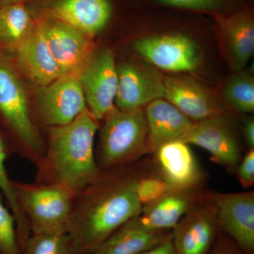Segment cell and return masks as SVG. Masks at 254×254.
Listing matches in <instances>:
<instances>
[{
    "instance_id": "cell-1",
    "label": "cell",
    "mask_w": 254,
    "mask_h": 254,
    "mask_svg": "<svg viewBox=\"0 0 254 254\" xmlns=\"http://www.w3.org/2000/svg\"><path fill=\"white\" fill-rule=\"evenodd\" d=\"M155 165L145 159L101 171L75 195L67 227L78 254H91L108 237L141 213L138 182Z\"/></svg>"
},
{
    "instance_id": "cell-2",
    "label": "cell",
    "mask_w": 254,
    "mask_h": 254,
    "mask_svg": "<svg viewBox=\"0 0 254 254\" xmlns=\"http://www.w3.org/2000/svg\"><path fill=\"white\" fill-rule=\"evenodd\" d=\"M98 129L99 121L88 110L67 125L43 128L46 153L36 181L58 184L76 194L91 183L101 173L94 150Z\"/></svg>"
},
{
    "instance_id": "cell-3",
    "label": "cell",
    "mask_w": 254,
    "mask_h": 254,
    "mask_svg": "<svg viewBox=\"0 0 254 254\" xmlns=\"http://www.w3.org/2000/svg\"><path fill=\"white\" fill-rule=\"evenodd\" d=\"M0 127L14 153L36 169L43 163L46 140L41 133L19 73L9 57L0 50Z\"/></svg>"
},
{
    "instance_id": "cell-4",
    "label": "cell",
    "mask_w": 254,
    "mask_h": 254,
    "mask_svg": "<svg viewBox=\"0 0 254 254\" xmlns=\"http://www.w3.org/2000/svg\"><path fill=\"white\" fill-rule=\"evenodd\" d=\"M103 120L95 152L100 171L131 165L148 153V127L143 108L122 110L115 107Z\"/></svg>"
},
{
    "instance_id": "cell-5",
    "label": "cell",
    "mask_w": 254,
    "mask_h": 254,
    "mask_svg": "<svg viewBox=\"0 0 254 254\" xmlns=\"http://www.w3.org/2000/svg\"><path fill=\"white\" fill-rule=\"evenodd\" d=\"M31 234L66 232L76 193L55 183L12 180Z\"/></svg>"
},
{
    "instance_id": "cell-6",
    "label": "cell",
    "mask_w": 254,
    "mask_h": 254,
    "mask_svg": "<svg viewBox=\"0 0 254 254\" xmlns=\"http://www.w3.org/2000/svg\"><path fill=\"white\" fill-rule=\"evenodd\" d=\"M35 17L66 23L93 37L113 23L119 11L118 0H28Z\"/></svg>"
},
{
    "instance_id": "cell-7",
    "label": "cell",
    "mask_w": 254,
    "mask_h": 254,
    "mask_svg": "<svg viewBox=\"0 0 254 254\" xmlns=\"http://www.w3.org/2000/svg\"><path fill=\"white\" fill-rule=\"evenodd\" d=\"M33 108L43 128L71 123L88 110L78 74L60 76L46 86L38 87Z\"/></svg>"
},
{
    "instance_id": "cell-8",
    "label": "cell",
    "mask_w": 254,
    "mask_h": 254,
    "mask_svg": "<svg viewBox=\"0 0 254 254\" xmlns=\"http://www.w3.org/2000/svg\"><path fill=\"white\" fill-rule=\"evenodd\" d=\"M213 209L222 233L245 254H254V192H202Z\"/></svg>"
},
{
    "instance_id": "cell-9",
    "label": "cell",
    "mask_w": 254,
    "mask_h": 254,
    "mask_svg": "<svg viewBox=\"0 0 254 254\" xmlns=\"http://www.w3.org/2000/svg\"><path fill=\"white\" fill-rule=\"evenodd\" d=\"M78 77L87 109L95 120H104L115 108L118 91V66L113 52L103 50L89 56Z\"/></svg>"
},
{
    "instance_id": "cell-10",
    "label": "cell",
    "mask_w": 254,
    "mask_h": 254,
    "mask_svg": "<svg viewBox=\"0 0 254 254\" xmlns=\"http://www.w3.org/2000/svg\"><path fill=\"white\" fill-rule=\"evenodd\" d=\"M138 55L152 65L165 71H193L200 63V54L194 42L180 33L153 35L133 43Z\"/></svg>"
},
{
    "instance_id": "cell-11",
    "label": "cell",
    "mask_w": 254,
    "mask_h": 254,
    "mask_svg": "<svg viewBox=\"0 0 254 254\" xmlns=\"http://www.w3.org/2000/svg\"><path fill=\"white\" fill-rule=\"evenodd\" d=\"M180 140L207 150L212 161L229 170L237 168L242 160L240 144L226 113L193 123Z\"/></svg>"
},
{
    "instance_id": "cell-12",
    "label": "cell",
    "mask_w": 254,
    "mask_h": 254,
    "mask_svg": "<svg viewBox=\"0 0 254 254\" xmlns=\"http://www.w3.org/2000/svg\"><path fill=\"white\" fill-rule=\"evenodd\" d=\"M118 85L115 107L122 110L143 108L164 98V76L151 65L128 62L118 66Z\"/></svg>"
},
{
    "instance_id": "cell-13",
    "label": "cell",
    "mask_w": 254,
    "mask_h": 254,
    "mask_svg": "<svg viewBox=\"0 0 254 254\" xmlns=\"http://www.w3.org/2000/svg\"><path fill=\"white\" fill-rule=\"evenodd\" d=\"M222 233L213 209L201 195L172 230L177 254H209Z\"/></svg>"
},
{
    "instance_id": "cell-14",
    "label": "cell",
    "mask_w": 254,
    "mask_h": 254,
    "mask_svg": "<svg viewBox=\"0 0 254 254\" xmlns=\"http://www.w3.org/2000/svg\"><path fill=\"white\" fill-rule=\"evenodd\" d=\"M202 192L200 187L170 190L143 206L141 213L128 222L143 232H171L182 217L201 199Z\"/></svg>"
},
{
    "instance_id": "cell-15",
    "label": "cell",
    "mask_w": 254,
    "mask_h": 254,
    "mask_svg": "<svg viewBox=\"0 0 254 254\" xmlns=\"http://www.w3.org/2000/svg\"><path fill=\"white\" fill-rule=\"evenodd\" d=\"M37 18L43 25L48 46L59 66L61 76L78 74L89 58L91 37L58 20Z\"/></svg>"
},
{
    "instance_id": "cell-16",
    "label": "cell",
    "mask_w": 254,
    "mask_h": 254,
    "mask_svg": "<svg viewBox=\"0 0 254 254\" xmlns=\"http://www.w3.org/2000/svg\"><path fill=\"white\" fill-rule=\"evenodd\" d=\"M13 53L14 62H11L18 72L24 75L36 86H46L62 76L38 18H36L31 34Z\"/></svg>"
},
{
    "instance_id": "cell-17",
    "label": "cell",
    "mask_w": 254,
    "mask_h": 254,
    "mask_svg": "<svg viewBox=\"0 0 254 254\" xmlns=\"http://www.w3.org/2000/svg\"><path fill=\"white\" fill-rule=\"evenodd\" d=\"M164 99L193 123L225 113L221 104L205 87L184 75L164 76Z\"/></svg>"
},
{
    "instance_id": "cell-18",
    "label": "cell",
    "mask_w": 254,
    "mask_h": 254,
    "mask_svg": "<svg viewBox=\"0 0 254 254\" xmlns=\"http://www.w3.org/2000/svg\"><path fill=\"white\" fill-rule=\"evenodd\" d=\"M215 27L223 38L230 66L240 71L254 53V14L250 5L228 14L213 16Z\"/></svg>"
},
{
    "instance_id": "cell-19",
    "label": "cell",
    "mask_w": 254,
    "mask_h": 254,
    "mask_svg": "<svg viewBox=\"0 0 254 254\" xmlns=\"http://www.w3.org/2000/svg\"><path fill=\"white\" fill-rule=\"evenodd\" d=\"M153 161L172 190L200 187L203 175L190 145L176 140L160 145Z\"/></svg>"
},
{
    "instance_id": "cell-20",
    "label": "cell",
    "mask_w": 254,
    "mask_h": 254,
    "mask_svg": "<svg viewBox=\"0 0 254 254\" xmlns=\"http://www.w3.org/2000/svg\"><path fill=\"white\" fill-rule=\"evenodd\" d=\"M145 115L148 153H154L164 143L180 140L193 123L164 98L147 105Z\"/></svg>"
},
{
    "instance_id": "cell-21",
    "label": "cell",
    "mask_w": 254,
    "mask_h": 254,
    "mask_svg": "<svg viewBox=\"0 0 254 254\" xmlns=\"http://www.w3.org/2000/svg\"><path fill=\"white\" fill-rule=\"evenodd\" d=\"M36 21L26 2L0 5V50L14 51L31 34Z\"/></svg>"
},
{
    "instance_id": "cell-22",
    "label": "cell",
    "mask_w": 254,
    "mask_h": 254,
    "mask_svg": "<svg viewBox=\"0 0 254 254\" xmlns=\"http://www.w3.org/2000/svg\"><path fill=\"white\" fill-rule=\"evenodd\" d=\"M171 232H143L128 221L102 242L91 254H140L158 245Z\"/></svg>"
},
{
    "instance_id": "cell-23",
    "label": "cell",
    "mask_w": 254,
    "mask_h": 254,
    "mask_svg": "<svg viewBox=\"0 0 254 254\" xmlns=\"http://www.w3.org/2000/svg\"><path fill=\"white\" fill-rule=\"evenodd\" d=\"M13 154H14V151L9 140L0 127V190L16 220L18 243L22 250L25 242L31 233L27 220L15 195L12 180L9 178L5 167L6 160Z\"/></svg>"
},
{
    "instance_id": "cell-24",
    "label": "cell",
    "mask_w": 254,
    "mask_h": 254,
    "mask_svg": "<svg viewBox=\"0 0 254 254\" xmlns=\"http://www.w3.org/2000/svg\"><path fill=\"white\" fill-rule=\"evenodd\" d=\"M148 4L177 11L206 14L212 16L228 14L247 4L244 0H143Z\"/></svg>"
},
{
    "instance_id": "cell-25",
    "label": "cell",
    "mask_w": 254,
    "mask_h": 254,
    "mask_svg": "<svg viewBox=\"0 0 254 254\" xmlns=\"http://www.w3.org/2000/svg\"><path fill=\"white\" fill-rule=\"evenodd\" d=\"M222 94L233 109L240 113H254V78L250 73L237 71L232 75L224 83Z\"/></svg>"
},
{
    "instance_id": "cell-26",
    "label": "cell",
    "mask_w": 254,
    "mask_h": 254,
    "mask_svg": "<svg viewBox=\"0 0 254 254\" xmlns=\"http://www.w3.org/2000/svg\"><path fill=\"white\" fill-rule=\"evenodd\" d=\"M23 254H78L67 232L31 234Z\"/></svg>"
},
{
    "instance_id": "cell-27",
    "label": "cell",
    "mask_w": 254,
    "mask_h": 254,
    "mask_svg": "<svg viewBox=\"0 0 254 254\" xmlns=\"http://www.w3.org/2000/svg\"><path fill=\"white\" fill-rule=\"evenodd\" d=\"M170 190L172 189L159 173L156 165L140 179L136 187L137 195L143 206L153 203Z\"/></svg>"
},
{
    "instance_id": "cell-28",
    "label": "cell",
    "mask_w": 254,
    "mask_h": 254,
    "mask_svg": "<svg viewBox=\"0 0 254 254\" xmlns=\"http://www.w3.org/2000/svg\"><path fill=\"white\" fill-rule=\"evenodd\" d=\"M0 254H23L16 234V220L3 203L0 193Z\"/></svg>"
},
{
    "instance_id": "cell-29",
    "label": "cell",
    "mask_w": 254,
    "mask_h": 254,
    "mask_svg": "<svg viewBox=\"0 0 254 254\" xmlns=\"http://www.w3.org/2000/svg\"><path fill=\"white\" fill-rule=\"evenodd\" d=\"M237 175L244 188L254 186V148H251L237 166Z\"/></svg>"
},
{
    "instance_id": "cell-30",
    "label": "cell",
    "mask_w": 254,
    "mask_h": 254,
    "mask_svg": "<svg viewBox=\"0 0 254 254\" xmlns=\"http://www.w3.org/2000/svg\"><path fill=\"white\" fill-rule=\"evenodd\" d=\"M209 254H245L237 244L224 233L220 234L215 241Z\"/></svg>"
},
{
    "instance_id": "cell-31",
    "label": "cell",
    "mask_w": 254,
    "mask_h": 254,
    "mask_svg": "<svg viewBox=\"0 0 254 254\" xmlns=\"http://www.w3.org/2000/svg\"><path fill=\"white\" fill-rule=\"evenodd\" d=\"M140 254H177L173 245L172 232L158 245Z\"/></svg>"
},
{
    "instance_id": "cell-32",
    "label": "cell",
    "mask_w": 254,
    "mask_h": 254,
    "mask_svg": "<svg viewBox=\"0 0 254 254\" xmlns=\"http://www.w3.org/2000/svg\"><path fill=\"white\" fill-rule=\"evenodd\" d=\"M243 136L246 143L251 148H254V120L250 119L245 124L243 128Z\"/></svg>"
},
{
    "instance_id": "cell-33",
    "label": "cell",
    "mask_w": 254,
    "mask_h": 254,
    "mask_svg": "<svg viewBox=\"0 0 254 254\" xmlns=\"http://www.w3.org/2000/svg\"><path fill=\"white\" fill-rule=\"evenodd\" d=\"M28 0H0V5L10 4V3L27 2Z\"/></svg>"
},
{
    "instance_id": "cell-34",
    "label": "cell",
    "mask_w": 254,
    "mask_h": 254,
    "mask_svg": "<svg viewBox=\"0 0 254 254\" xmlns=\"http://www.w3.org/2000/svg\"><path fill=\"white\" fill-rule=\"evenodd\" d=\"M248 1H253V0H248Z\"/></svg>"
}]
</instances>
